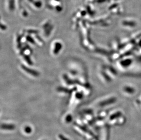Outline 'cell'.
<instances>
[{"label":"cell","mask_w":141,"mask_h":140,"mask_svg":"<svg viewBox=\"0 0 141 140\" xmlns=\"http://www.w3.org/2000/svg\"><path fill=\"white\" fill-rule=\"evenodd\" d=\"M16 126L13 124H3L0 126V128L5 130H13Z\"/></svg>","instance_id":"1"},{"label":"cell","mask_w":141,"mask_h":140,"mask_svg":"<svg viewBox=\"0 0 141 140\" xmlns=\"http://www.w3.org/2000/svg\"><path fill=\"white\" fill-rule=\"evenodd\" d=\"M59 137L60 140H69L67 138H66L65 136H64L63 135L59 134Z\"/></svg>","instance_id":"5"},{"label":"cell","mask_w":141,"mask_h":140,"mask_svg":"<svg viewBox=\"0 0 141 140\" xmlns=\"http://www.w3.org/2000/svg\"><path fill=\"white\" fill-rule=\"evenodd\" d=\"M62 47V45L59 43H56V46L55 47V50H54V53L57 54L59 52V51L61 49Z\"/></svg>","instance_id":"3"},{"label":"cell","mask_w":141,"mask_h":140,"mask_svg":"<svg viewBox=\"0 0 141 140\" xmlns=\"http://www.w3.org/2000/svg\"><path fill=\"white\" fill-rule=\"evenodd\" d=\"M71 119H72V118H71V117L70 116H67V117H66V121L68 122H70L71 121Z\"/></svg>","instance_id":"6"},{"label":"cell","mask_w":141,"mask_h":140,"mask_svg":"<svg viewBox=\"0 0 141 140\" xmlns=\"http://www.w3.org/2000/svg\"><path fill=\"white\" fill-rule=\"evenodd\" d=\"M32 131V129L31 127H30V126H26V127L24 128V131L26 133L29 134V133H31Z\"/></svg>","instance_id":"4"},{"label":"cell","mask_w":141,"mask_h":140,"mask_svg":"<svg viewBox=\"0 0 141 140\" xmlns=\"http://www.w3.org/2000/svg\"><path fill=\"white\" fill-rule=\"evenodd\" d=\"M22 68L24 69V71H26V72H27L28 73H30L31 75H33L34 76H38V75H39V73L33 70H32V69H29V68H28L27 67L25 66H23Z\"/></svg>","instance_id":"2"}]
</instances>
